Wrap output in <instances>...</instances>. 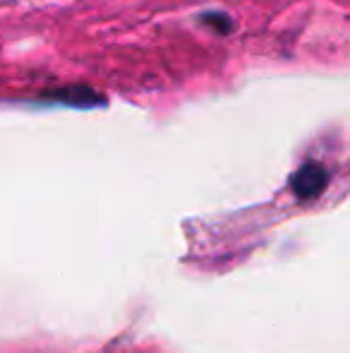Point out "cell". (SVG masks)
I'll return each mask as SVG.
<instances>
[{"instance_id":"obj_1","label":"cell","mask_w":350,"mask_h":353,"mask_svg":"<svg viewBox=\"0 0 350 353\" xmlns=\"http://www.w3.org/2000/svg\"><path fill=\"white\" fill-rule=\"evenodd\" d=\"M329 185V173L322 163L317 161H309L305 163L303 168L295 171V176L290 178V188L293 192L300 197V200H314L319 197Z\"/></svg>"},{"instance_id":"obj_2","label":"cell","mask_w":350,"mask_h":353,"mask_svg":"<svg viewBox=\"0 0 350 353\" xmlns=\"http://www.w3.org/2000/svg\"><path fill=\"white\" fill-rule=\"evenodd\" d=\"M46 99H53L58 103H67V106H77V108H89V106H98L101 97L96 92H91L89 87H65L58 89V92L48 94Z\"/></svg>"},{"instance_id":"obj_3","label":"cell","mask_w":350,"mask_h":353,"mask_svg":"<svg viewBox=\"0 0 350 353\" xmlns=\"http://www.w3.org/2000/svg\"><path fill=\"white\" fill-rule=\"evenodd\" d=\"M201 22L206 24V27L216 29V32L221 34H228L230 29H233V22H230V17H226V14H216V12H209L201 17Z\"/></svg>"}]
</instances>
